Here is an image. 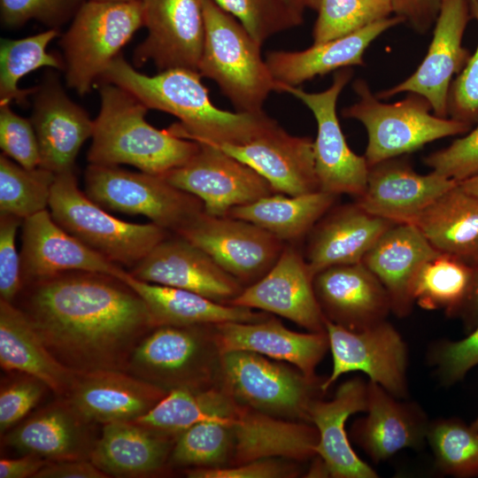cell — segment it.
Wrapping results in <instances>:
<instances>
[{
	"label": "cell",
	"instance_id": "42",
	"mask_svg": "<svg viewBox=\"0 0 478 478\" xmlns=\"http://www.w3.org/2000/svg\"><path fill=\"white\" fill-rule=\"evenodd\" d=\"M317 12L313 43H322L352 34L393 12L390 0H308Z\"/></svg>",
	"mask_w": 478,
	"mask_h": 478
},
{
	"label": "cell",
	"instance_id": "6",
	"mask_svg": "<svg viewBox=\"0 0 478 478\" xmlns=\"http://www.w3.org/2000/svg\"><path fill=\"white\" fill-rule=\"evenodd\" d=\"M143 26L142 0H86L59 41L66 85L81 96L89 92Z\"/></svg>",
	"mask_w": 478,
	"mask_h": 478
},
{
	"label": "cell",
	"instance_id": "39",
	"mask_svg": "<svg viewBox=\"0 0 478 478\" xmlns=\"http://www.w3.org/2000/svg\"><path fill=\"white\" fill-rule=\"evenodd\" d=\"M473 266L461 259L439 253L428 260L415 279V303L426 310L443 309L454 316L469 288Z\"/></svg>",
	"mask_w": 478,
	"mask_h": 478
},
{
	"label": "cell",
	"instance_id": "38",
	"mask_svg": "<svg viewBox=\"0 0 478 478\" xmlns=\"http://www.w3.org/2000/svg\"><path fill=\"white\" fill-rule=\"evenodd\" d=\"M59 35V30H48L21 39H2L0 44V105H27L36 87L22 89V77L41 67L65 69L62 58L47 51L49 43Z\"/></svg>",
	"mask_w": 478,
	"mask_h": 478
},
{
	"label": "cell",
	"instance_id": "4",
	"mask_svg": "<svg viewBox=\"0 0 478 478\" xmlns=\"http://www.w3.org/2000/svg\"><path fill=\"white\" fill-rule=\"evenodd\" d=\"M204 12L198 73L216 82L236 112H264L265 101L270 93L279 92L280 86L261 56V45L214 0H204Z\"/></svg>",
	"mask_w": 478,
	"mask_h": 478
},
{
	"label": "cell",
	"instance_id": "24",
	"mask_svg": "<svg viewBox=\"0 0 478 478\" xmlns=\"http://www.w3.org/2000/svg\"><path fill=\"white\" fill-rule=\"evenodd\" d=\"M313 288L324 318L352 331L386 320L391 312L386 289L362 262L323 269Z\"/></svg>",
	"mask_w": 478,
	"mask_h": 478
},
{
	"label": "cell",
	"instance_id": "48",
	"mask_svg": "<svg viewBox=\"0 0 478 478\" xmlns=\"http://www.w3.org/2000/svg\"><path fill=\"white\" fill-rule=\"evenodd\" d=\"M470 2L471 16L478 25V2ZM448 117L478 124V43L462 71L453 79L448 95Z\"/></svg>",
	"mask_w": 478,
	"mask_h": 478
},
{
	"label": "cell",
	"instance_id": "37",
	"mask_svg": "<svg viewBox=\"0 0 478 478\" xmlns=\"http://www.w3.org/2000/svg\"><path fill=\"white\" fill-rule=\"evenodd\" d=\"M237 405L238 402L220 386L175 389L135 422L176 439L200 421L231 414Z\"/></svg>",
	"mask_w": 478,
	"mask_h": 478
},
{
	"label": "cell",
	"instance_id": "11",
	"mask_svg": "<svg viewBox=\"0 0 478 478\" xmlns=\"http://www.w3.org/2000/svg\"><path fill=\"white\" fill-rule=\"evenodd\" d=\"M353 76L351 67L339 69L324 91L306 92L298 87L281 86L279 92L292 95L312 112L317 123L313 141L315 172L320 190L359 197L365 191L368 165L349 147L336 114L338 97Z\"/></svg>",
	"mask_w": 478,
	"mask_h": 478
},
{
	"label": "cell",
	"instance_id": "5",
	"mask_svg": "<svg viewBox=\"0 0 478 478\" xmlns=\"http://www.w3.org/2000/svg\"><path fill=\"white\" fill-rule=\"evenodd\" d=\"M358 100L342 110L346 119L359 121L367 133L365 158L369 166L383 160L412 153L425 144L447 136L469 132L472 126L451 118L431 114L426 98L410 93L393 104L382 103L368 83H352Z\"/></svg>",
	"mask_w": 478,
	"mask_h": 478
},
{
	"label": "cell",
	"instance_id": "14",
	"mask_svg": "<svg viewBox=\"0 0 478 478\" xmlns=\"http://www.w3.org/2000/svg\"><path fill=\"white\" fill-rule=\"evenodd\" d=\"M198 143L199 150L189 161L161 176L198 197L207 214L226 216L234 207L275 193L269 182L247 164L216 146Z\"/></svg>",
	"mask_w": 478,
	"mask_h": 478
},
{
	"label": "cell",
	"instance_id": "7",
	"mask_svg": "<svg viewBox=\"0 0 478 478\" xmlns=\"http://www.w3.org/2000/svg\"><path fill=\"white\" fill-rule=\"evenodd\" d=\"M49 207L66 232L129 269L171 233L152 222L131 223L109 214L79 189L74 171L56 174Z\"/></svg>",
	"mask_w": 478,
	"mask_h": 478
},
{
	"label": "cell",
	"instance_id": "29",
	"mask_svg": "<svg viewBox=\"0 0 478 478\" xmlns=\"http://www.w3.org/2000/svg\"><path fill=\"white\" fill-rule=\"evenodd\" d=\"M439 253L415 225L400 223L381 235L362 263L386 289L391 312L402 318L415 303L412 289L419 271Z\"/></svg>",
	"mask_w": 478,
	"mask_h": 478
},
{
	"label": "cell",
	"instance_id": "3",
	"mask_svg": "<svg viewBox=\"0 0 478 478\" xmlns=\"http://www.w3.org/2000/svg\"><path fill=\"white\" fill-rule=\"evenodd\" d=\"M98 89L101 105L87 155L89 164H126L161 175L185 164L199 150L197 142L149 124V108L127 90L105 81Z\"/></svg>",
	"mask_w": 478,
	"mask_h": 478
},
{
	"label": "cell",
	"instance_id": "34",
	"mask_svg": "<svg viewBox=\"0 0 478 478\" xmlns=\"http://www.w3.org/2000/svg\"><path fill=\"white\" fill-rule=\"evenodd\" d=\"M122 281L144 300L156 327L258 322L270 317L265 312L221 304L192 291L143 281L129 272Z\"/></svg>",
	"mask_w": 478,
	"mask_h": 478
},
{
	"label": "cell",
	"instance_id": "8",
	"mask_svg": "<svg viewBox=\"0 0 478 478\" xmlns=\"http://www.w3.org/2000/svg\"><path fill=\"white\" fill-rule=\"evenodd\" d=\"M221 353L213 325H163L134 349L127 371L167 392L220 386Z\"/></svg>",
	"mask_w": 478,
	"mask_h": 478
},
{
	"label": "cell",
	"instance_id": "56",
	"mask_svg": "<svg viewBox=\"0 0 478 478\" xmlns=\"http://www.w3.org/2000/svg\"><path fill=\"white\" fill-rule=\"evenodd\" d=\"M459 185L467 193L478 196V175L465 180Z\"/></svg>",
	"mask_w": 478,
	"mask_h": 478
},
{
	"label": "cell",
	"instance_id": "20",
	"mask_svg": "<svg viewBox=\"0 0 478 478\" xmlns=\"http://www.w3.org/2000/svg\"><path fill=\"white\" fill-rule=\"evenodd\" d=\"M19 254L22 287L72 271L102 273L120 280L128 272L66 232L48 210L23 220Z\"/></svg>",
	"mask_w": 478,
	"mask_h": 478
},
{
	"label": "cell",
	"instance_id": "2",
	"mask_svg": "<svg viewBox=\"0 0 478 478\" xmlns=\"http://www.w3.org/2000/svg\"><path fill=\"white\" fill-rule=\"evenodd\" d=\"M195 70L173 68L149 76L137 72L121 55L100 77L137 97L149 109L165 112L180 122L167 128L172 134L213 146L247 143L277 122L265 112L248 113L216 107Z\"/></svg>",
	"mask_w": 478,
	"mask_h": 478
},
{
	"label": "cell",
	"instance_id": "36",
	"mask_svg": "<svg viewBox=\"0 0 478 478\" xmlns=\"http://www.w3.org/2000/svg\"><path fill=\"white\" fill-rule=\"evenodd\" d=\"M337 197L321 190L299 196L274 193L234 207L226 216L251 222L285 243L295 244L308 235Z\"/></svg>",
	"mask_w": 478,
	"mask_h": 478
},
{
	"label": "cell",
	"instance_id": "51",
	"mask_svg": "<svg viewBox=\"0 0 478 478\" xmlns=\"http://www.w3.org/2000/svg\"><path fill=\"white\" fill-rule=\"evenodd\" d=\"M295 460L284 458H265L236 466L225 468H189V478H287L296 477L300 471Z\"/></svg>",
	"mask_w": 478,
	"mask_h": 478
},
{
	"label": "cell",
	"instance_id": "57",
	"mask_svg": "<svg viewBox=\"0 0 478 478\" xmlns=\"http://www.w3.org/2000/svg\"><path fill=\"white\" fill-rule=\"evenodd\" d=\"M286 2L298 13L304 15L305 9L307 8L308 0H286Z\"/></svg>",
	"mask_w": 478,
	"mask_h": 478
},
{
	"label": "cell",
	"instance_id": "18",
	"mask_svg": "<svg viewBox=\"0 0 478 478\" xmlns=\"http://www.w3.org/2000/svg\"><path fill=\"white\" fill-rule=\"evenodd\" d=\"M314 276L295 244L286 243L272 268L229 305L274 313L309 332H324L325 318L313 288Z\"/></svg>",
	"mask_w": 478,
	"mask_h": 478
},
{
	"label": "cell",
	"instance_id": "32",
	"mask_svg": "<svg viewBox=\"0 0 478 478\" xmlns=\"http://www.w3.org/2000/svg\"><path fill=\"white\" fill-rule=\"evenodd\" d=\"M0 364L3 369L35 377L66 396L77 372L63 365L47 348L27 314L0 299Z\"/></svg>",
	"mask_w": 478,
	"mask_h": 478
},
{
	"label": "cell",
	"instance_id": "12",
	"mask_svg": "<svg viewBox=\"0 0 478 478\" xmlns=\"http://www.w3.org/2000/svg\"><path fill=\"white\" fill-rule=\"evenodd\" d=\"M173 234L203 250L244 288L272 268L286 244L251 222L204 211Z\"/></svg>",
	"mask_w": 478,
	"mask_h": 478
},
{
	"label": "cell",
	"instance_id": "35",
	"mask_svg": "<svg viewBox=\"0 0 478 478\" xmlns=\"http://www.w3.org/2000/svg\"><path fill=\"white\" fill-rule=\"evenodd\" d=\"M441 253L470 266L478 263V196L459 184L443 194L412 223Z\"/></svg>",
	"mask_w": 478,
	"mask_h": 478
},
{
	"label": "cell",
	"instance_id": "25",
	"mask_svg": "<svg viewBox=\"0 0 478 478\" xmlns=\"http://www.w3.org/2000/svg\"><path fill=\"white\" fill-rule=\"evenodd\" d=\"M220 353L246 351L286 362L305 376L318 378L315 368L329 348L327 332L299 333L274 318L258 322H224L213 325Z\"/></svg>",
	"mask_w": 478,
	"mask_h": 478
},
{
	"label": "cell",
	"instance_id": "45",
	"mask_svg": "<svg viewBox=\"0 0 478 478\" xmlns=\"http://www.w3.org/2000/svg\"><path fill=\"white\" fill-rule=\"evenodd\" d=\"M0 147L3 153L20 165L33 169L40 166V150L30 119L16 114L10 104L0 105Z\"/></svg>",
	"mask_w": 478,
	"mask_h": 478
},
{
	"label": "cell",
	"instance_id": "30",
	"mask_svg": "<svg viewBox=\"0 0 478 478\" xmlns=\"http://www.w3.org/2000/svg\"><path fill=\"white\" fill-rule=\"evenodd\" d=\"M405 23L397 15L377 20L352 34L303 50L269 51L266 62L281 86L297 87L316 76L352 66H364L363 56L369 45L388 29Z\"/></svg>",
	"mask_w": 478,
	"mask_h": 478
},
{
	"label": "cell",
	"instance_id": "47",
	"mask_svg": "<svg viewBox=\"0 0 478 478\" xmlns=\"http://www.w3.org/2000/svg\"><path fill=\"white\" fill-rule=\"evenodd\" d=\"M432 171L459 183L478 175V124L448 147L424 158Z\"/></svg>",
	"mask_w": 478,
	"mask_h": 478
},
{
	"label": "cell",
	"instance_id": "22",
	"mask_svg": "<svg viewBox=\"0 0 478 478\" xmlns=\"http://www.w3.org/2000/svg\"><path fill=\"white\" fill-rule=\"evenodd\" d=\"M216 147L256 170L275 193L299 196L320 190L313 141L292 135L278 123L243 144Z\"/></svg>",
	"mask_w": 478,
	"mask_h": 478
},
{
	"label": "cell",
	"instance_id": "44",
	"mask_svg": "<svg viewBox=\"0 0 478 478\" xmlns=\"http://www.w3.org/2000/svg\"><path fill=\"white\" fill-rule=\"evenodd\" d=\"M86 0H0L1 21L18 27L36 19L49 28L58 29L73 18Z\"/></svg>",
	"mask_w": 478,
	"mask_h": 478
},
{
	"label": "cell",
	"instance_id": "28",
	"mask_svg": "<svg viewBox=\"0 0 478 478\" xmlns=\"http://www.w3.org/2000/svg\"><path fill=\"white\" fill-rule=\"evenodd\" d=\"M396 223L356 202L333 206L308 234L305 260L314 276L330 266L362 262L381 235Z\"/></svg>",
	"mask_w": 478,
	"mask_h": 478
},
{
	"label": "cell",
	"instance_id": "15",
	"mask_svg": "<svg viewBox=\"0 0 478 478\" xmlns=\"http://www.w3.org/2000/svg\"><path fill=\"white\" fill-rule=\"evenodd\" d=\"M470 18L468 0H443L432 41L420 65L407 79L375 96L382 100L403 92L415 93L428 100L435 115L449 118L448 95L453 76L462 71L471 56L462 44Z\"/></svg>",
	"mask_w": 478,
	"mask_h": 478
},
{
	"label": "cell",
	"instance_id": "13",
	"mask_svg": "<svg viewBox=\"0 0 478 478\" xmlns=\"http://www.w3.org/2000/svg\"><path fill=\"white\" fill-rule=\"evenodd\" d=\"M333 369L320 388L326 392L343 374L360 371L397 398L407 395V347L387 320L352 331L325 319Z\"/></svg>",
	"mask_w": 478,
	"mask_h": 478
},
{
	"label": "cell",
	"instance_id": "9",
	"mask_svg": "<svg viewBox=\"0 0 478 478\" xmlns=\"http://www.w3.org/2000/svg\"><path fill=\"white\" fill-rule=\"evenodd\" d=\"M322 382L291 364L251 351L220 357V386L238 403L279 419L310 423L309 406L323 393Z\"/></svg>",
	"mask_w": 478,
	"mask_h": 478
},
{
	"label": "cell",
	"instance_id": "49",
	"mask_svg": "<svg viewBox=\"0 0 478 478\" xmlns=\"http://www.w3.org/2000/svg\"><path fill=\"white\" fill-rule=\"evenodd\" d=\"M47 386L26 375L5 384L0 391V431L4 435L38 403Z\"/></svg>",
	"mask_w": 478,
	"mask_h": 478
},
{
	"label": "cell",
	"instance_id": "46",
	"mask_svg": "<svg viewBox=\"0 0 478 478\" xmlns=\"http://www.w3.org/2000/svg\"><path fill=\"white\" fill-rule=\"evenodd\" d=\"M428 357L444 385L461 381L478 365V325L462 340L437 343L431 348Z\"/></svg>",
	"mask_w": 478,
	"mask_h": 478
},
{
	"label": "cell",
	"instance_id": "1",
	"mask_svg": "<svg viewBox=\"0 0 478 478\" xmlns=\"http://www.w3.org/2000/svg\"><path fill=\"white\" fill-rule=\"evenodd\" d=\"M19 294V307L47 348L77 373L127 371L135 346L156 328L140 295L106 274L66 272L24 285Z\"/></svg>",
	"mask_w": 478,
	"mask_h": 478
},
{
	"label": "cell",
	"instance_id": "58",
	"mask_svg": "<svg viewBox=\"0 0 478 478\" xmlns=\"http://www.w3.org/2000/svg\"><path fill=\"white\" fill-rule=\"evenodd\" d=\"M471 426L478 432V417L476 420L471 424Z\"/></svg>",
	"mask_w": 478,
	"mask_h": 478
},
{
	"label": "cell",
	"instance_id": "10",
	"mask_svg": "<svg viewBox=\"0 0 478 478\" xmlns=\"http://www.w3.org/2000/svg\"><path fill=\"white\" fill-rule=\"evenodd\" d=\"M84 192L105 210L144 215L171 233H177L204 211L198 197L161 175L130 172L118 166L89 164Z\"/></svg>",
	"mask_w": 478,
	"mask_h": 478
},
{
	"label": "cell",
	"instance_id": "52",
	"mask_svg": "<svg viewBox=\"0 0 478 478\" xmlns=\"http://www.w3.org/2000/svg\"><path fill=\"white\" fill-rule=\"evenodd\" d=\"M395 15L419 34H426L435 25L443 0H390Z\"/></svg>",
	"mask_w": 478,
	"mask_h": 478
},
{
	"label": "cell",
	"instance_id": "43",
	"mask_svg": "<svg viewBox=\"0 0 478 478\" xmlns=\"http://www.w3.org/2000/svg\"><path fill=\"white\" fill-rule=\"evenodd\" d=\"M234 16L262 44L275 34L297 27L304 15L296 12L286 0H214Z\"/></svg>",
	"mask_w": 478,
	"mask_h": 478
},
{
	"label": "cell",
	"instance_id": "31",
	"mask_svg": "<svg viewBox=\"0 0 478 478\" xmlns=\"http://www.w3.org/2000/svg\"><path fill=\"white\" fill-rule=\"evenodd\" d=\"M90 422L69 403L53 404L6 432L5 445L50 462L90 459L96 442L91 440Z\"/></svg>",
	"mask_w": 478,
	"mask_h": 478
},
{
	"label": "cell",
	"instance_id": "60",
	"mask_svg": "<svg viewBox=\"0 0 478 478\" xmlns=\"http://www.w3.org/2000/svg\"><path fill=\"white\" fill-rule=\"evenodd\" d=\"M468 1H475V2H478V0H468Z\"/></svg>",
	"mask_w": 478,
	"mask_h": 478
},
{
	"label": "cell",
	"instance_id": "21",
	"mask_svg": "<svg viewBox=\"0 0 478 478\" xmlns=\"http://www.w3.org/2000/svg\"><path fill=\"white\" fill-rule=\"evenodd\" d=\"M458 181L434 171L415 172L410 162L397 157L369 166L366 186L356 203L366 212L396 224L413 223Z\"/></svg>",
	"mask_w": 478,
	"mask_h": 478
},
{
	"label": "cell",
	"instance_id": "40",
	"mask_svg": "<svg viewBox=\"0 0 478 478\" xmlns=\"http://www.w3.org/2000/svg\"><path fill=\"white\" fill-rule=\"evenodd\" d=\"M56 174L41 166L27 169L0 155V213L21 220L47 210Z\"/></svg>",
	"mask_w": 478,
	"mask_h": 478
},
{
	"label": "cell",
	"instance_id": "59",
	"mask_svg": "<svg viewBox=\"0 0 478 478\" xmlns=\"http://www.w3.org/2000/svg\"><path fill=\"white\" fill-rule=\"evenodd\" d=\"M100 1H135V0H100Z\"/></svg>",
	"mask_w": 478,
	"mask_h": 478
},
{
	"label": "cell",
	"instance_id": "54",
	"mask_svg": "<svg viewBox=\"0 0 478 478\" xmlns=\"http://www.w3.org/2000/svg\"><path fill=\"white\" fill-rule=\"evenodd\" d=\"M49 462L31 454H26L19 459H1L0 478H34Z\"/></svg>",
	"mask_w": 478,
	"mask_h": 478
},
{
	"label": "cell",
	"instance_id": "33",
	"mask_svg": "<svg viewBox=\"0 0 478 478\" xmlns=\"http://www.w3.org/2000/svg\"><path fill=\"white\" fill-rule=\"evenodd\" d=\"M174 441L135 421L107 423L90 460L108 476H146L168 466Z\"/></svg>",
	"mask_w": 478,
	"mask_h": 478
},
{
	"label": "cell",
	"instance_id": "23",
	"mask_svg": "<svg viewBox=\"0 0 478 478\" xmlns=\"http://www.w3.org/2000/svg\"><path fill=\"white\" fill-rule=\"evenodd\" d=\"M167 391L120 370L77 373L66 400L87 421H135L150 411Z\"/></svg>",
	"mask_w": 478,
	"mask_h": 478
},
{
	"label": "cell",
	"instance_id": "17",
	"mask_svg": "<svg viewBox=\"0 0 478 478\" xmlns=\"http://www.w3.org/2000/svg\"><path fill=\"white\" fill-rule=\"evenodd\" d=\"M128 272L137 280L192 291L227 305L244 289L203 250L173 233Z\"/></svg>",
	"mask_w": 478,
	"mask_h": 478
},
{
	"label": "cell",
	"instance_id": "26",
	"mask_svg": "<svg viewBox=\"0 0 478 478\" xmlns=\"http://www.w3.org/2000/svg\"><path fill=\"white\" fill-rule=\"evenodd\" d=\"M367 407V382L354 377L341 383L334 397L314 399L308 420L319 434L316 456L324 462L328 476L334 478H376L377 473L353 451L345 430L348 418Z\"/></svg>",
	"mask_w": 478,
	"mask_h": 478
},
{
	"label": "cell",
	"instance_id": "16",
	"mask_svg": "<svg viewBox=\"0 0 478 478\" xmlns=\"http://www.w3.org/2000/svg\"><path fill=\"white\" fill-rule=\"evenodd\" d=\"M142 1L148 35L135 48L134 64L140 66L151 60L159 72H198L205 33L204 0Z\"/></svg>",
	"mask_w": 478,
	"mask_h": 478
},
{
	"label": "cell",
	"instance_id": "27",
	"mask_svg": "<svg viewBox=\"0 0 478 478\" xmlns=\"http://www.w3.org/2000/svg\"><path fill=\"white\" fill-rule=\"evenodd\" d=\"M378 383L367 382L366 416L356 420L350 435L378 463L405 448L420 449L427 440L429 423L413 403H403Z\"/></svg>",
	"mask_w": 478,
	"mask_h": 478
},
{
	"label": "cell",
	"instance_id": "19",
	"mask_svg": "<svg viewBox=\"0 0 478 478\" xmlns=\"http://www.w3.org/2000/svg\"><path fill=\"white\" fill-rule=\"evenodd\" d=\"M32 96L30 120L39 145V166L55 174L74 171L81 146L92 137L94 120L68 97L54 71L45 73Z\"/></svg>",
	"mask_w": 478,
	"mask_h": 478
},
{
	"label": "cell",
	"instance_id": "41",
	"mask_svg": "<svg viewBox=\"0 0 478 478\" xmlns=\"http://www.w3.org/2000/svg\"><path fill=\"white\" fill-rule=\"evenodd\" d=\"M427 441L436 466L443 474L478 477V432L458 419H441L429 423Z\"/></svg>",
	"mask_w": 478,
	"mask_h": 478
},
{
	"label": "cell",
	"instance_id": "55",
	"mask_svg": "<svg viewBox=\"0 0 478 478\" xmlns=\"http://www.w3.org/2000/svg\"><path fill=\"white\" fill-rule=\"evenodd\" d=\"M460 316L467 330L478 325V263L473 266V273L466 295L454 316Z\"/></svg>",
	"mask_w": 478,
	"mask_h": 478
},
{
	"label": "cell",
	"instance_id": "50",
	"mask_svg": "<svg viewBox=\"0 0 478 478\" xmlns=\"http://www.w3.org/2000/svg\"><path fill=\"white\" fill-rule=\"evenodd\" d=\"M23 220L0 213V299L14 303L22 289L20 254L15 238Z\"/></svg>",
	"mask_w": 478,
	"mask_h": 478
},
{
	"label": "cell",
	"instance_id": "53",
	"mask_svg": "<svg viewBox=\"0 0 478 478\" xmlns=\"http://www.w3.org/2000/svg\"><path fill=\"white\" fill-rule=\"evenodd\" d=\"M109 477L90 459L52 461L45 465L34 478H105Z\"/></svg>",
	"mask_w": 478,
	"mask_h": 478
}]
</instances>
